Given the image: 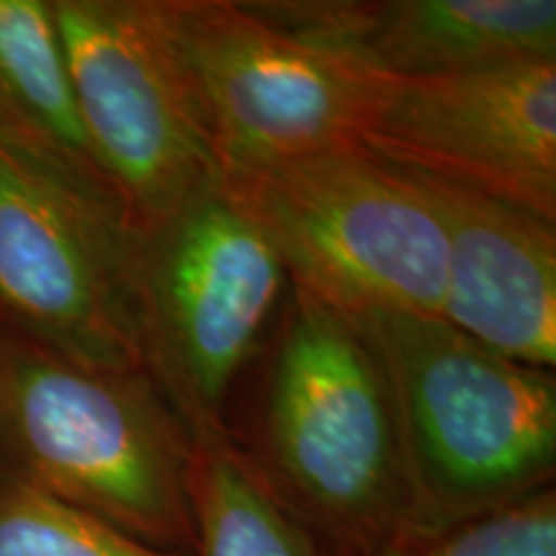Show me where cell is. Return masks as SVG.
I'll list each match as a JSON object with an SVG mask.
<instances>
[{"instance_id": "obj_10", "label": "cell", "mask_w": 556, "mask_h": 556, "mask_svg": "<svg viewBox=\"0 0 556 556\" xmlns=\"http://www.w3.org/2000/svg\"><path fill=\"white\" fill-rule=\"evenodd\" d=\"M248 9L377 78L556 60L554 0H268Z\"/></svg>"}, {"instance_id": "obj_13", "label": "cell", "mask_w": 556, "mask_h": 556, "mask_svg": "<svg viewBox=\"0 0 556 556\" xmlns=\"http://www.w3.org/2000/svg\"><path fill=\"white\" fill-rule=\"evenodd\" d=\"M191 556H328L278 503L229 430L191 435Z\"/></svg>"}, {"instance_id": "obj_9", "label": "cell", "mask_w": 556, "mask_h": 556, "mask_svg": "<svg viewBox=\"0 0 556 556\" xmlns=\"http://www.w3.org/2000/svg\"><path fill=\"white\" fill-rule=\"evenodd\" d=\"M135 238L0 150V325L88 366L144 371Z\"/></svg>"}, {"instance_id": "obj_7", "label": "cell", "mask_w": 556, "mask_h": 556, "mask_svg": "<svg viewBox=\"0 0 556 556\" xmlns=\"http://www.w3.org/2000/svg\"><path fill=\"white\" fill-rule=\"evenodd\" d=\"M225 178L356 144L371 75L232 0H152Z\"/></svg>"}, {"instance_id": "obj_2", "label": "cell", "mask_w": 556, "mask_h": 556, "mask_svg": "<svg viewBox=\"0 0 556 556\" xmlns=\"http://www.w3.org/2000/svg\"><path fill=\"white\" fill-rule=\"evenodd\" d=\"M384 371L413 533L503 510L554 486V371L518 364L441 317H353Z\"/></svg>"}, {"instance_id": "obj_8", "label": "cell", "mask_w": 556, "mask_h": 556, "mask_svg": "<svg viewBox=\"0 0 556 556\" xmlns=\"http://www.w3.org/2000/svg\"><path fill=\"white\" fill-rule=\"evenodd\" d=\"M356 144L556 222V60L368 80Z\"/></svg>"}, {"instance_id": "obj_5", "label": "cell", "mask_w": 556, "mask_h": 556, "mask_svg": "<svg viewBox=\"0 0 556 556\" xmlns=\"http://www.w3.org/2000/svg\"><path fill=\"white\" fill-rule=\"evenodd\" d=\"M289 281L351 317H441L446 238L405 168L348 144L232 173Z\"/></svg>"}, {"instance_id": "obj_14", "label": "cell", "mask_w": 556, "mask_h": 556, "mask_svg": "<svg viewBox=\"0 0 556 556\" xmlns=\"http://www.w3.org/2000/svg\"><path fill=\"white\" fill-rule=\"evenodd\" d=\"M0 556H189L144 544L41 486L0 471Z\"/></svg>"}, {"instance_id": "obj_4", "label": "cell", "mask_w": 556, "mask_h": 556, "mask_svg": "<svg viewBox=\"0 0 556 556\" xmlns=\"http://www.w3.org/2000/svg\"><path fill=\"white\" fill-rule=\"evenodd\" d=\"M144 371L191 435L229 430L245 368L274 336L289 274L227 184L135 235Z\"/></svg>"}, {"instance_id": "obj_3", "label": "cell", "mask_w": 556, "mask_h": 556, "mask_svg": "<svg viewBox=\"0 0 556 556\" xmlns=\"http://www.w3.org/2000/svg\"><path fill=\"white\" fill-rule=\"evenodd\" d=\"M189 467V428L148 371L80 364L0 325V471L191 556Z\"/></svg>"}, {"instance_id": "obj_15", "label": "cell", "mask_w": 556, "mask_h": 556, "mask_svg": "<svg viewBox=\"0 0 556 556\" xmlns=\"http://www.w3.org/2000/svg\"><path fill=\"white\" fill-rule=\"evenodd\" d=\"M381 556H556V490L433 533H413Z\"/></svg>"}, {"instance_id": "obj_11", "label": "cell", "mask_w": 556, "mask_h": 556, "mask_svg": "<svg viewBox=\"0 0 556 556\" xmlns=\"http://www.w3.org/2000/svg\"><path fill=\"white\" fill-rule=\"evenodd\" d=\"M407 173L446 238L441 319L500 356L554 371L556 222L451 180Z\"/></svg>"}, {"instance_id": "obj_6", "label": "cell", "mask_w": 556, "mask_h": 556, "mask_svg": "<svg viewBox=\"0 0 556 556\" xmlns=\"http://www.w3.org/2000/svg\"><path fill=\"white\" fill-rule=\"evenodd\" d=\"M83 124L142 232L225 184L214 139L152 0H52Z\"/></svg>"}, {"instance_id": "obj_12", "label": "cell", "mask_w": 556, "mask_h": 556, "mask_svg": "<svg viewBox=\"0 0 556 556\" xmlns=\"http://www.w3.org/2000/svg\"><path fill=\"white\" fill-rule=\"evenodd\" d=\"M0 150L90 217L135 238L90 148L52 0H0Z\"/></svg>"}, {"instance_id": "obj_1", "label": "cell", "mask_w": 556, "mask_h": 556, "mask_svg": "<svg viewBox=\"0 0 556 556\" xmlns=\"http://www.w3.org/2000/svg\"><path fill=\"white\" fill-rule=\"evenodd\" d=\"M261 405L232 435L328 556H381L413 536L392 397L364 330L291 283Z\"/></svg>"}]
</instances>
